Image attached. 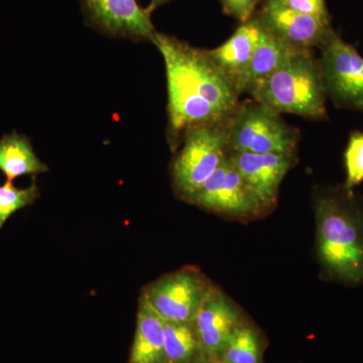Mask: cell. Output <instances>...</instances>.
<instances>
[{
	"label": "cell",
	"mask_w": 363,
	"mask_h": 363,
	"mask_svg": "<svg viewBox=\"0 0 363 363\" xmlns=\"http://www.w3.org/2000/svg\"><path fill=\"white\" fill-rule=\"evenodd\" d=\"M152 43L166 67L171 147L180 145L189 128L220 123L230 116L240 102L241 93L207 50L157 32Z\"/></svg>",
	"instance_id": "1"
},
{
	"label": "cell",
	"mask_w": 363,
	"mask_h": 363,
	"mask_svg": "<svg viewBox=\"0 0 363 363\" xmlns=\"http://www.w3.org/2000/svg\"><path fill=\"white\" fill-rule=\"evenodd\" d=\"M240 175L269 211L274 209L281 183L297 164L298 152L290 154H250L229 152Z\"/></svg>",
	"instance_id": "11"
},
{
	"label": "cell",
	"mask_w": 363,
	"mask_h": 363,
	"mask_svg": "<svg viewBox=\"0 0 363 363\" xmlns=\"http://www.w3.org/2000/svg\"><path fill=\"white\" fill-rule=\"evenodd\" d=\"M130 363H166L164 320L142 296Z\"/></svg>",
	"instance_id": "15"
},
{
	"label": "cell",
	"mask_w": 363,
	"mask_h": 363,
	"mask_svg": "<svg viewBox=\"0 0 363 363\" xmlns=\"http://www.w3.org/2000/svg\"><path fill=\"white\" fill-rule=\"evenodd\" d=\"M212 286L197 267H185L150 283L142 296L164 321L193 322Z\"/></svg>",
	"instance_id": "8"
},
{
	"label": "cell",
	"mask_w": 363,
	"mask_h": 363,
	"mask_svg": "<svg viewBox=\"0 0 363 363\" xmlns=\"http://www.w3.org/2000/svg\"><path fill=\"white\" fill-rule=\"evenodd\" d=\"M267 347L264 334L247 319L234 332L218 359L222 363H264Z\"/></svg>",
	"instance_id": "17"
},
{
	"label": "cell",
	"mask_w": 363,
	"mask_h": 363,
	"mask_svg": "<svg viewBox=\"0 0 363 363\" xmlns=\"http://www.w3.org/2000/svg\"><path fill=\"white\" fill-rule=\"evenodd\" d=\"M255 16L267 30L300 49H319L333 30L331 23L298 13L281 0H262Z\"/></svg>",
	"instance_id": "10"
},
{
	"label": "cell",
	"mask_w": 363,
	"mask_h": 363,
	"mask_svg": "<svg viewBox=\"0 0 363 363\" xmlns=\"http://www.w3.org/2000/svg\"><path fill=\"white\" fill-rule=\"evenodd\" d=\"M303 50L305 49L289 44L264 26L262 39L255 48L247 69L238 83L241 94L247 93L253 84L269 77L286 65Z\"/></svg>",
	"instance_id": "14"
},
{
	"label": "cell",
	"mask_w": 363,
	"mask_h": 363,
	"mask_svg": "<svg viewBox=\"0 0 363 363\" xmlns=\"http://www.w3.org/2000/svg\"><path fill=\"white\" fill-rule=\"evenodd\" d=\"M194 363H222L218 358L202 357L196 360Z\"/></svg>",
	"instance_id": "24"
},
{
	"label": "cell",
	"mask_w": 363,
	"mask_h": 363,
	"mask_svg": "<svg viewBox=\"0 0 363 363\" xmlns=\"http://www.w3.org/2000/svg\"><path fill=\"white\" fill-rule=\"evenodd\" d=\"M166 363H194L203 357L193 322L164 321Z\"/></svg>",
	"instance_id": "18"
},
{
	"label": "cell",
	"mask_w": 363,
	"mask_h": 363,
	"mask_svg": "<svg viewBox=\"0 0 363 363\" xmlns=\"http://www.w3.org/2000/svg\"><path fill=\"white\" fill-rule=\"evenodd\" d=\"M240 306L212 286L193 320L203 357L218 358L236 329L247 321Z\"/></svg>",
	"instance_id": "9"
},
{
	"label": "cell",
	"mask_w": 363,
	"mask_h": 363,
	"mask_svg": "<svg viewBox=\"0 0 363 363\" xmlns=\"http://www.w3.org/2000/svg\"><path fill=\"white\" fill-rule=\"evenodd\" d=\"M0 171L6 181L13 182L26 175H38L49 167L35 155L30 140L13 131L0 140Z\"/></svg>",
	"instance_id": "16"
},
{
	"label": "cell",
	"mask_w": 363,
	"mask_h": 363,
	"mask_svg": "<svg viewBox=\"0 0 363 363\" xmlns=\"http://www.w3.org/2000/svg\"><path fill=\"white\" fill-rule=\"evenodd\" d=\"M169 0H150L149 9L150 11H154L157 7L164 6V4L169 2Z\"/></svg>",
	"instance_id": "23"
},
{
	"label": "cell",
	"mask_w": 363,
	"mask_h": 363,
	"mask_svg": "<svg viewBox=\"0 0 363 363\" xmlns=\"http://www.w3.org/2000/svg\"><path fill=\"white\" fill-rule=\"evenodd\" d=\"M229 152L250 154L298 152L300 133L281 114L255 100L240 102L227 118Z\"/></svg>",
	"instance_id": "4"
},
{
	"label": "cell",
	"mask_w": 363,
	"mask_h": 363,
	"mask_svg": "<svg viewBox=\"0 0 363 363\" xmlns=\"http://www.w3.org/2000/svg\"><path fill=\"white\" fill-rule=\"evenodd\" d=\"M262 33L264 26L255 14L252 20L240 23L223 44L215 49L207 50L210 58L233 81L238 89V83L247 69Z\"/></svg>",
	"instance_id": "13"
},
{
	"label": "cell",
	"mask_w": 363,
	"mask_h": 363,
	"mask_svg": "<svg viewBox=\"0 0 363 363\" xmlns=\"http://www.w3.org/2000/svg\"><path fill=\"white\" fill-rule=\"evenodd\" d=\"M85 7L90 21L112 35L152 42L157 33L152 11L136 0H85Z\"/></svg>",
	"instance_id": "12"
},
{
	"label": "cell",
	"mask_w": 363,
	"mask_h": 363,
	"mask_svg": "<svg viewBox=\"0 0 363 363\" xmlns=\"http://www.w3.org/2000/svg\"><path fill=\"white\" fill-rule=\"evenodd\" d=\"M39 197L40 189L35 181L26 188H18L11 181L0 185V231L14 213L32 206Z\"/></svg>",
	"instance_id": "19"
},
{
	"label": "cell",
	"mask_w": 363,
	"mask_h": 363,
	"mask_svg": "<svg viewBox=\"0 0 363 363\" xmlns=\"http://www.w3.org/2000/svg\"><path fill=\"white\" fill-rule=\"evenodd\" d=\"M172 167L177 194L187 201L225 161L229 154L227 119L189 128Z\"/></svg>",
	"instance_id": "5"
},
{
	"label": "cell",
	"mask_w": 363,
	"mask_h": 363,
	"mask_svg": "<svg viewBox=\"0 0 363 363\" xmlns=\"http://www.w3.org/2000/svg\"><path fill=\"white\" fill-rule=\"evenodd\" d=\"M281 1L298 13L307 14L326 23H331V14L329 13L326 0H281Z\"/></svg>",
	"instance_id": "22"
},
{
	"label": "cell",
	"mask_w": 363,
	"mask_h": 363,
	"mask_svg": "<svg viewBox=\"0 0 363 363\" xmlns=\"http://www.w3.org/2000/svg\"><path fill=\"white\" fill-rule=\"evenodd\" d=\"M345 181L343 187L350 191L363 183V131H351L343 154Z\"/></svg>",
	"instance_id": "20"
},
{
	"label": "cell",
	"mask_w": 363,
	"mask_h": 363,
	"mask_svg": "<svg viewBox=\"0 0 363 363\" xmlns=\"http://www.w3.org/2000/svg\"><path fill=\"white\" fill-rule=\"evenodd\" d=\"M252 99L279 114L305 118L327 116V93L319 59L313 50H303L286 65L247 91Z\"/></svg>",
	"instance_id": "3"
},
{
	"label": "cell",
	"mask_w": 363,
	"mask_h": 363,
	"mask_svg": "<svg viewBox=\"0 0 363 363\" xmlns=\"http://www.w3.org/2000/svg\"><path fill=\"white\" fill-rule=\"evenodd\" d=\"M327 97L337 108L363 112V57L335 30L320 45Z\"/></svg>",
	"instance_id": "6"
},
{
	"label": "cell",
	"mask_w": 363,
	"mask_h": 363,
	"mask_svg": "<svg viewBox=\"0 0 363 363\" xmlns=\"http://www.w3.org/2000/svg\"><path fill=\"white\" fill-rule=\"evenodd\" d=\"M315 255L326 281L363 284V197L337 186H318L312 198Z\"/></svg>",
	"instance_id": "2"
},
{
	"label": "cell",
	"mask_w": 363,
	"mask_h": 363,
	"mask_svg": "<svg viewBox=\"0 0 363 363\" xmlns=\"http://www.w3.org/2000/svg\"><path fill=\"white\" fill-rule=\"evenodd\" d=\"M227 16L240 23L252 20L262 0H218Z\"/></svg>",
	"instance_id": "21"
},
{
	"label": "cell",
	"mask_w": 363,
	"mask_h": 363,
	"mask_svg": "<svg viewBox=\"0 0 363 363\" xmlns=\"http://www.w3.org/2000/svg\"><path fill=\"white\" fill-rule=\"evenodd\" d=\"M186 202L234 220H252L269 212L229 157Z\"/></svg>",
	"instance_id": "7"
}]
</instances>
